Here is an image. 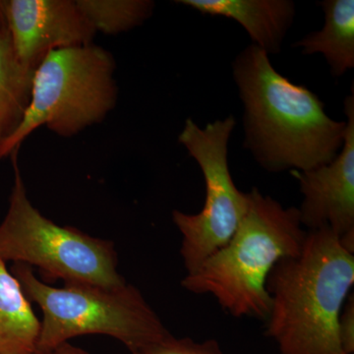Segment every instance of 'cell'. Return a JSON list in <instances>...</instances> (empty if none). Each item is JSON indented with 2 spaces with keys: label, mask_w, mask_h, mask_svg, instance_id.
Instances as JSON below:
<instances>
[{
  "label": "cell",
  "mask_w": 354,
  "mask_h": 354,
  "mask_svg": "<svg viewBox=\"0 0 354 354\" xmlns=\"http://www.w3.org/2000/svg\"><path fill=\"white\" fill-rule=\"evenodd\" d=\"M320 6L325 13L322 29L310 32L292 46L301 48L304 55L321 53L332 75L342 77L354 67V1L325 0Z\"/></svg>",
  "instance_id": "11"
},
{
  "label": "cell",
  "mask_w": 354,
  "mask_h": 354,
  "mask_svg": "<svg viewBox=\"0 0 354 354\" xmlns=\"http://www.w3.org/2000/svg\"><path fill=\"white\" fill-rule=\"evenodd\" d=\"M232 75L244 106V147L267 171H307L329 164L344 145L346 122L332 120L312 91L279 74L250 44Z\"/></svg>",
  "instance_id": "1"
},
{
  "label": "cell",
  "mask_w": 354,
  "mask_h": 354,
  "mask_svg": "<svg viewBox=\"0 0 354 354\" xmlns=\"http://www.w3.org/2000/svg\"><path fill=\"white\" fill-rule=\"evenodd\" d=\"M95 32L118 35L141 26L152 16L151 0H77Z\"/></svg>",
  "instance_id": "14"
},
{
  "label": "cell",
  "mask_w": 354,
  "mask_h": 354,
  "mask_svg": "<svg viewBox=\"0 0 354 354\" xmlns=\"http://www.w3.org/2000/svg\"><path fill=\"white\" fill-rule=\"evenodd\" d=\"M32 354H39V353H32Z\"/></svg>",
  "instance_id": "18"
},
{
  "label": "cell",
  "mask_w": 354,
  "mask_h": 354,
  "mask_svg": "<svg viewBox=\"0 0 354 354\" xmlns=\"http://www.w3.org/2000/svg\"><path fill=\"white\" fill-rule=\"evenodd\" d=\"M43 354H91L88 351H84L80 348L72 346L68 342H64V344H59L57 348L51 349L48 353Z\"/></svg>",
  "instance_id": "17"
},
{
  "label": "cell",
  "mask_w": 354,
  "mask_h": 354,
  "mask_svg": "<svg viewBox=\"0 0 354 354\" xmlns=\"http://www.w3.org/2000/svg\"><path fill=\"white\" fill-rule=\"evenodd\" d=\"M245 216L230 241L181 281L184 290L215 298L235 318L267 320V279L279 261L301 252L307 230L298 208H286L254 187Z\"/></svg>",
  "instance_id": "3"
},
{
  "label": "cell",
  "mask_w": 354,
  "mask_h": 354,
  "mask_svg": "<svg viewBox=\"0 0 354 354\" xmlns=\"http://www.w3.org/2000/svg\"><path fill=\"white\" fill-rule=\"evenodd\" d=\"M35 71L16 57L8 29L0 30V145L24 120L31 102Z\"/></svg>",
  "instance_id": "13"
},
{
  "label": "cell",
  "mask_w": 354,
  "mask_h": 354,
  "mask_svg": "<svg viewBox=\"0 0 354 354\" xmlns=\"http://www.w3.org/2000/svg\"><path fill=\"white\" fill-rule=\"evenodd\" d=\"M131 354H225L216 339L196 342L169 335L165 339L131 351Z\"/></svg>",
  "instance_id": "15"
},
{
  "label": "cell",
  "mask_w": 354,
  "mask_h": 354,
  "mask_svg": "<svg viewBox=\"0 0 354 354\" xmlns=\"http://www.w3.org/2000/svg\"><path fill=\"white\" fill-rule=\"evenodd\" d=\"M354 285V253L330 230H307L301 252L279 261L267 279L266 335L279 354H346L337 321Z\"/></svg>",
  "instance_id": "2"
},
{
  "label": "cell",
  "mask_w": 354,
  "mask_h": 354,
  "mask_svg": "<svg viewBox=\"0 0 354 354\" xmlns=\"http://www.w3.org/2000/svg\"><path fill=\"white\" fill-rule=\"evenodd\" d=\"M11 158L14 184L8 211L0 223V259L38 268L46 283L62 279L64 283L106 288L124 286L113 242L57 225L41 215L28 197L18 151Z\"/></svg>",
  "instance_id": "6"
},
{
  "label": "cell",
  "mask_w": 354,
  "mask_h": 354,
  "mask_svg": "<svg viewBox=\"0 0 354 354\" xmlns=\"http://www.w3.org/2000/svg\"><path fill=\"white\" fill-rule=\"evenodd\" d=\"M346 135L342 152L322 167L311 171H291L301 191L298 208L302 227L308 230L328 228L346 250L354 253V95L344 102Z\"/></svg>",
  "instance_id": "8"
},
{
  "label": "cell",
  "mask_w": 354,
  "mask_h": 354,
  "mask_svg": "<svg viewBox=\"0 0 354 354\" xmlns=\"http://www.w3.org/2000/svg\"><path fill=\"white\" fill-rule=\"evenodd\" d=\"M204 15L223 16L246 30L253 44L268 55L281 53L286 32L295 17L290 0H178Z\"/></svg>",
  "instance_id": "10"
},
{
  "label": "cell",
  "mask_w": 354,
  "mask_h": 354,
  "mask_svg": "<svg viewBox=\"0 0 354 354\" xmlns=\"http://www.w3.org/2000/svg\"><path fill=\"white\" fill-rule=\"evenodd\" d=\"M115 62L94 44L50 51L35 71L24 120L0 145V158L19 151L39 127L69 138L102 122L118 102Z\"/></svg>",
  "instance_id": "5"
},
{
  "label": "cell",
  "mask_w": 354,
  "mask_h": 354,
  "mask_svg": "<svg viewBox=\"0 0 354 354\" xmlns=\"http://www.w3.org/2000/svg\"><path fill=\"white\" fill-rule=\"evenodd\" d=\"M41 321L22 286L0 259V354L37 351Z\"/></svg>",
  "instance_id": "12"
},
{
  "label": "cell",
  "mask_w": 354,
  "mask_h": 354,
  "mask_svg": "<svg viewBox=\"0 0 354 354\" xmlns=\"http://www.w3.org/2000/svg\"><path fill=\"white\" fill-rule=\"evenodd\" d=\"M235 125L234 115L204 128L188 118L178 136L179 143L199 165L206 187L201 212L194 215L172 212L183 237L180 255L186 274L194 272L230 241L248 209V193L236 187L228 167V141Z\"/></svg>",
  "instance_id": "7"
},
{
  "label": "cell",
  "mask_w": 354,
  "mask_h": 354,
  "mask_svg": "<svg viewBox=\"0 0 354 354\" xmlns=\"http://www.w3.org/2000/svg\"><path fill=\"white\" fill-rule=\"evenodd\" d=\"M11 272L28 299L43 312L37 353L86 335L114 337L131 353L171 335L141 291L129 283L118 288L64 283L53 288L37 278L30 266L14 263Z\"/></svg>",
  "instance_id": "4"
},
{
  "label": "cell",
  "mask_w": 354,
  "mask_h": 354,
  "mask_svg": "<svg viewBox=\"0 0 354 354\" xmlns=\"http://www.w3.org/2000/svg\"><path fill=\"white\" fill-rule=\"evenodd\" d=\"M337 337L346 354H354V295H348L337 321Z\"/></svg>",
  "instance_id": "16"
},
{
  "label": "cell",
  "mask_w": 354,
  "mask_h": 354,
  "mask_svg": "<svg viewBox=\"0 0 354 354\" xmlns=\"http://www.w3.org/2000/svg\"><path fill=\"white\" fill-rule=\"evenodd\" d=\"M16 57L36 70L50 51L93 44L95 31L72 0H4Z\"/></svg>",
  "instance_id": "9"
}]
</instances>
